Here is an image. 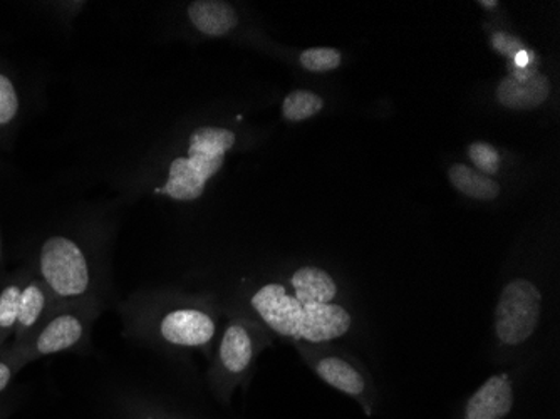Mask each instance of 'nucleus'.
<instances>
[{"mask_svg":"<svg viewBox=\"0 0 560 419\" xmlns=\"http://www.w3.org/2000/svg\"><path fill=\"white\" fill-rule=\"evenodd\" d=\"M33 267L5 273L0 279V349L11 345L14 336L15 323H18L19 302H21L22 289L25 282L33 276Z\"/></svg>","mask_w":560,"mask_h":419,"instance_id":"f8f14e48","label":"nucleus"},{"mask_svg":"<svg viewBox=\"0 0 560 419\" xmlns=\"http://www.w3.org/2000/svg\"><path fill=\"white\" fill-rule=\"evenodd\" d=\"M21 364L18 359L12 354L9 345L5 348L0 349V395L5 393L12 381H14L15 374L21 371Z\"/></svg>","mask_w":560,"mask_h":419,"instance_id":"6ab92c4d","label":"nucleus"},{"mask_svg":"<svg viewBox=\"0 0 560 419\" xmlns=\"http://www.w3.org/2000/svg\"><path fill=\"white\" fill-rule=\"evenodd\" d=\"M514 408V387L506 374H497L478 387L465 409V419H503Z\"/></svg>","mask_w":560,"mask_h":419,"instance_id":"9d476101","label":"nucleus"},{"mask_svg":"<svg viewBox=\"0 0 560 419\" xmlns=\"http://www.w3.org/2000/svg\"><path fill=\"white\" fill-rule=\"evenodd\" d=\"M324 108V100L319 94L307 90H294L282 101V118L289 123H301L319 115Z\"/></svg>","mask_w":560,"mask_h":419,"instance_id":"2eb2a0df","label":"nucleus"},{"mask_svg":"<svg viewBox=\"0 0 560 419\" xmlns=\"http://www.w3.org/2000/svg\"><path fill=\"white\" fill-rule=\"evenodd\" d=\"M155 333L175 348H206L215 337L217 321L203 309L175 307L156 319Z\"/></svg>","mask_w":560,"mask_h":419,"instance_id":"423d86ee","label":"nucleus"},{"mask_svg":"<svg viewBox=\"0 0 560 419\" xmlns=\"http://www.w3.org/2000/svg\"><path fill=\"white\" fill-rule=\"evenodd\" d=\"M314 371L324 383L341 391L345 395L360 396L366 389V383H364V377L361 376L360 371L355 370L354 365L349 364L345 359L336 358V356L320 358L314 364Z\"/></svg>","mask_w":560,"mask_h":419,"instance_id":"ddd939ff","label":"nucleus"},{"mask_svg":"<svg viewBox=\"0 0 560 419\" xmlns=\"http://www.w3.org/2000/svg\"><path fill=\"white\" fill-rule=\"evenodd\" d=\"M56 307L58 305H56L55 299L50 298L43 280L36 276V272H33V276L30 277L24 289H22L18 323H15L11 346L22 345V342L30 339Z\"/></svg>","mask_w":560,"mask_h":419,"instance_id":"1a4fd4ad","label":"nucleus"},{"mask_svg":"<svg viewBox=\"0 0 560 419\" xmlns=\"http://www.w3.org/2000/svg\"><path fill=\"white\" fill-rule=\"evenodd\" d=\"M5 416H8V412H4L2 409H0V419H5Z\"/></svg>","mask_w":560,"mask_h":419,"instance_id":"4be33fe9","label":"nucleus"},{"mask_svg":"<svg viewBox=\"0 0 560 419\" xmlns=\"http://www.w3.org/2000/svg\"><path fill=\"white\" fill-rule=\"evenodd\" d=\"M448 178L453 187L467 197L475 200L490 201L495 200L500 195V185L490 176L483 175L471 166L458 163L448 170Z\"/></svg>","mask_w":560,"mask_h":419,"instance_id":"4468645a","label":"nucleus"},{"mask_svg":"<svg viewBox=\"0 0 560 419\" xmlns=\"http://www.w3.org/2000/svg\"><path fill=\"white\" fill-rule=\"evenodd\" d=\"M4 272V258H2V237H0V279L5 276Z\"/></svg>","mask_w":560,"mask_h":419,"instance_id":"aec40b11","label":"nucleus"},{"mask_svg":"<svg viewBox=\"0 0 560 419\" xmlns=\"http://www.w3.org/2000/svg\"><path fill=\"white\" fill-rule=\"evenodd\" d=\"M187 19L197 33L207 37H225L237 30L234 5L222 0H195L187 8Z\"/></svg>","mask_w":560,"mask_h":419,"instance_id":"9b49d317","label":"nucleus"},{"mask_svg":"<svg viewBox=\"0 0 560 419\" xmlns=\"http://www.w3.org/2000/svg\"><path fill=\"white\" fill-rule=\"evenodd\" d=\"M336 280L319 267L305 266L289 277V287L264 283L250 298L259 319L280 337L320 345L345 336L351 314L336 304Z\"/></svg>","mask_w":560,"mask_h":419,"instance_id":"f257e3e1","label":"nucleus"},{"mask_svg":"<svg viewBox=\"0 0 560 419\" xmlns=\"http://www.w3.org/2000/svg\"><path fill=\"white\" fill-rule=\"evenodd\" d=\"M550 81L539 71L515 72L506 75L497 86L495 97L503 108L532 112L549 100Z\"/></svg>","mask_w":560,"mask_h":419,"instance_id":"6e6552de","label":"nucleus"},{"mask_svg":"<svg viewBox=\"0 0 560 419\" xmlns=\"http://www.w3.org/2000/svg\"><path fill=\"white\" fill-rule=\"evenodd\" d=\"M259 349L260 339L256 327L242 319L226 324L217 352V364L226 384L238 383L245 376L256 361Z\"/></svg>","mask_w":560,"mask_h":419,"instance_id":"0eeeda50","label":"nucleus"},{"mask_svg":"<svg viewBox=\"0 0 560 419\" xmlns=\"http://www.w3.org/2000/svg\"><path fill=\"white\" fill-rule=\"evenodd\" d=\"M342 56L335 47H311L302 50L299 65L310 72L335 71L341 66Z\"/></svg>","mask_w":560,"mask_h":419,"instance_id":"f3484780","label":"nucleus"},{"mask_svg":"<svg viewBox=\"0 0 560 419\" xmlns=\"http://www.w3.org/2000/svg\"><path fill=\"white\" fill-rule=\"evenodd\" d=\"M34 272L56 305L94 299V270L86 248L69 235H50L40 245Z\"/></svg>","mask_w":560,"mask_h":419,"instance_id":"7ed1b4c3","label":"nucleus"},{"mask_svg":"<svg viewBox=\"0 0 560 419\" xmlns=\"http://www.w3.org/2000/svg\"><path fill=\"white\" fill-rule=\"evenodd\" d=\"M21 113V96L11 75L0 68V131L12 128Z\"/></svg>","mask_w":560,"mask_h":419,"instance_id":"dca6fc26","label":"nucleus"},{"mask_svg":"<svg viewBox=\"0 0 560 419\" xmlns=\"http://www.w3.org/2000/svg\"><path fill=\"white\" fill-rule=\"evenodd\" d=\"M100 311V301L96 298L75 304L58 305L30 339L19 346L9 345V349L21 368L47 356L83 351L90 345L91 330Z\"/></svg>","mask_w":560,"mask_h":419,"instance_id":"20e7f679","label":"nucleus"},{"mask_svg":"<svg viewBox=\"0 0 560 419\" xmlns=\"http://www.w3.org/2000/svg\"><path fill=\"white\" fill-rule=\"evenodd\" d=\"M481 5H486V8L493 9L495 5H499V2L495 0H490V2H480Z\"/></svg>","mask_w":560,"mask_h":419,"instance_id":"412c9836","label":"nucleus"},{"mask_svg":"<svg viewBox=\"0 0 560 419\" xmlns=\"http://www.w3.org/2000/svg\"><path fill=\"white\" fill-rule=\"evenodd\" d=\"M235 141L234 131L223 126L194 129L188 138L187 154L170 162L165 182L153 188V195L175 201L198 200L206 194L210 179L222 170Z\"/></svg>","mask_w":560,"mask_h":419,"instance_id":"f03ea898","label":"nucleus"},{"mask_svg":"<svg viewBox=\"0 0 560 419\" xmlns=\"http://www.w3.org/2000/svg\"><path fill=\"white\" fill-rule=\"evenodd\" d=\"M468 156L483 175H495L500 170V154L495 147L486 141H475L468 147Z\"/></svg>","mask_w":560,"mask_h":419,"instance_id":"a211bd4d","label":"nucleus"},{"mask_svg":"<svg viewBox=\"0 0 560 419\" xmlns=\"http://www.w3.org/2000/svg\"><path fill=\"white\" fill-rule=\"evenodd\" d=\"M542 312V295L536 283L515 279L506 283L495 309V334L503 345H524L536 333Z\"/></svg>","mask_w":560,"mask_h":419,"instance_id":"39448f33","label":"nucleus"}]
</instances>
